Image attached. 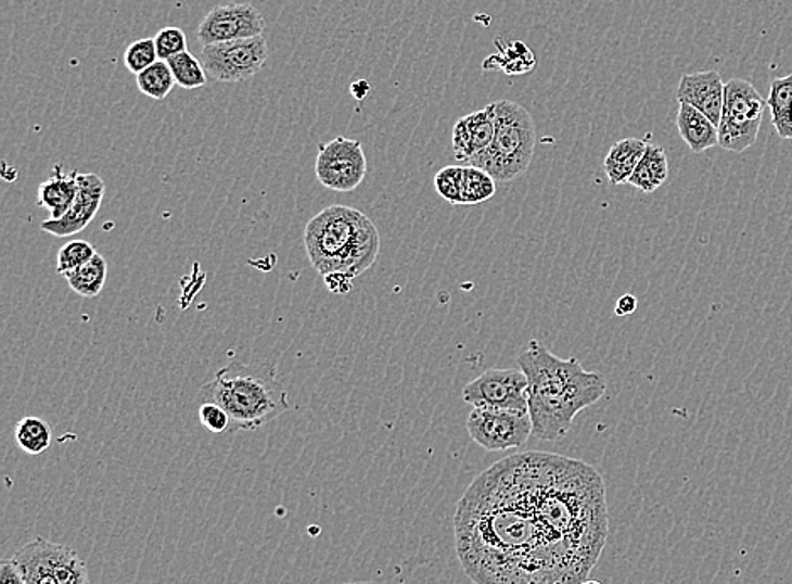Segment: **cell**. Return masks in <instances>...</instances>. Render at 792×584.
I'll return each mask as SVG.
<instances>
[{
    "label": "cell",
    "mask_w": 792,
    "mask_h": 584,
    "mask_svg": "<svg viewBox=\"0 0 792 584\" xmlns=\"http://www.w3.org/2000/svg\"><path fill=\"white\" fill-rule=\"evenodd\" d=\"M606 537L602 474L552 453L500 459L455 512L457 556L475 584H582Z\"/></svg>",
    "instance_id": "1"
},
{
    "label": "cell",
    "mask_w": 792,
    "mask_h": 584,
    "mask_svg": "<svg viewBox=\"0 0 792 584\" xmlns=\"http://www.w3.org/2000/svg\"><path fill=\"white\" fill-rule=\"evenodd\" d=\"M519 368L527 377L529 416L537 440H563L573 428L576 414L602 401L606 380L588 372L578 358L557 357L542 343L531 340L519 357Z\"/></svg>",
    "instance_id": "2"
},
{
    "label": "cell",
    "mask_w": 792,
    "mask_h": 584,
    "mask_svg": "<svg viewBox=\"0 0 792 584\" xmlns=\"http://www.w3.org/2000/svg\"><path fill=\"white\" fill-rule=\"evenodd\" d=\"M305 249L321 278L343 274L357 279L373 266L381 252V236L360 210L333 205L321 210L305 228Z\"/></svg>",
    "instance_id": "3"
},
{
    "label": "cell",
    "mask_w": 792,
    "mask_h": 584,
    "mask_svg": "<svg viewBox=\"0 0 792 584\" xmlns=\"http://www.w3.org/2000/svg\"><path fill=\"white\" fill-rule=\"evenodd\" d=\"M200 397L227 410L230 433L256 431L290 410L286 388L271 361H230L203 385Z\"/></svg>",
    "instance_id": "4"
},
{
    "label": "cell",
    "mask_w": 792,
    "mask_h": 584,
    "mask_svg": "<svg viewBox=\"0 0 792 584\" xmlns=\"http://www.w3.org/2000/svg\"><path fill=\"white\" fill-rule=\"evenodd\" d=\"M496 105V134L490 148L470 166L481 167L499 182H511L524 175L536 149V126L526 106L511 100Z\"/></svg>",
    "instance_id": "5"
},
{
    "label": "cell",
    "mask_w": 792,
    "mask_h": 584,
    "mask_svg": "<svg viewBox=\"0 0 792 584\" xmlns=\"http://www.w3.org/2000/svg\"><path fill=\"white\" fill-rule=\"evenodd\" d=\"M767 102L751 81L731 78L725 84L718 137L725 151L743 152L757 141Z\"/></svg>",
    "instance_id": "6"
},
{
    "label": "cell",
    "mask_w": 792,
    "mask_h": 584,
    "mask_svg": "<svg viewBox=\"0 0 792 584\" xmlns=\"http://www.w3.org/2000/svg\"><path fill=\"white\" fill-rule=\"evenodd\" d=\"M27 584H90L87 564L73 547L38 539L14 555Z\"/></svg>",
    "instance_id": "7"
},
{
    "label": "cell",
    "mask_w": 792,
    "mask_h": 584,
    "mask_svg": "<svg viewBox=\"0 0 792 584\" xmlns=\"http://www.w3.org/2000/svg\"><path fill=\"white\" fill-rule=\"evenodd\" d=\"M461 398L473 409L529 412L527 377L521 368H490L463 389Z\"/></svg>",
    "instance_id": "8"
},
{
    "label": "cell",
    "mask_w": 792,
    "mask_h": 584,
    "mask_svg": "<svg viewBox=\"0 0 792 584\" xmlns=\"http://www.w3.org/2000/svg\"><path fill=\"white\" fill-rule=\"evenodd\" d=\"M269 48L264 36L203 46L202 60L206 75L220 84H237L256 76L266 65Z\"/></svg>",
    "instance_id": "9"
},
{
    "label": "cell",
    "mask_w": 792,
    "mask_h": 584,
    "mask_svg": "<svg viewBox=\"0 0 792 584\" xmlns=\"http://www.w3.org/2000/svg\"><path fill=\"white\" fill-rule=\"evenodd\" d=\"M315 173L327 190L336 193L357 190L367 176V157L362 144L347 137L324 142L318 151Z\"/></svg>",
    "instance_id": "10"
},
{
    "label": "cell",
    "mask_w": 792,
    "mask_h": 584,
    "mask_svg": "<svg viewBox=\"0 0 792 584\" xmlns=\"http://www.w3.org/2000/svg\"><path fill=\"white\" fill-rule=\"evenodd\" d=\"M467 431L485 452L521 448L533 436L529 412L473 409L467 419Z\"/></svg>",
    "instance_id": "11"
},
{
    "label": "cell",
    "mask_w": 792,
    "mask_h": 584,
    "mask_svg": "<svg viewBox=\"0 0 792 584\" xmlns=\"http://www.w3.org/2000/svg\"><path fill=\"white\" fill-rule=\"evenodd\" d=\"M266 21L259 9L241 2V4L217 5L203 17L199 26L200 45L212 46L220 42L239 41V39L257 38L264 35Z\"/></svg>",
    "instance_id": "12"
},
{
    "label": "cell",
    "mask_w": 792,
    "mask_h": 584,
    "mask_svg": "<svg viewBox=\"0 0 792 584\" xmlns=\"http://www.w3.org/2000/svg\"><path fill=\"white\" fill-rule=\"evenodd\" d=\"M78 194L69 212L60 220L42 221V232L65 239V237L77 236L84 232L88 225L97 217L103 196H105V181L95 173H78Z\"/></svg>",
    "instance_id": "13"
},
{
    "label": "cell",
    "mask_w": 792,
    "mask_h": 584,
    "mask_svg": "<svg viewBox=\"0 0 792 584\" xmlns=\"http://www.w3.org/2000/svg\"><path fill=\"white\" fill-rule=\"evenodd\" d=\"M496 134V105L488 103L482 111L461 117L455 124L451 134L455 160L458 163L470 164L481 157L494 141Z\"/></svg>",
    "instance_id": "14"
},
{
    "label": "cell",
    "mask_w": 792,
    "mask_h": 584,
    "mask_svg": "<svg viewBox=\"0 0 792 584\" xmlns=\"http://www.w3.org/2000/svg\"><path fill=\"white\" fill-rule=\"evenodd\" d=\"M676 99L679 103H688L706 115L716 127L720 126L725 99V84L720 73L698 72L682 75Z\"/></svg>",
    "instance_id": "15"
},
{
    "label": "cell",
    "mask_w": 792,
    "mask_h": 584,
    "mask_svg": "<svg viewBox=\"0 0 792 584\" xmlns=\"http://www.w3.org/2000/svg\"><path fill=\"white\" fill-rule=\"evenodd\" d=\"M78 172L65 173L56 167L53 175L38 188V206L47 208L53 220L65 217L77 200Z\"/></svg>",
    "instance_id": "16"
},
{
    "label": "cell",
    "mask_w": 792,
    "mask_h": 584,
    "mask_svg": "<svg viewBox=\"0 0 792 584\" xmlns=\"http://www.w3.org/2000/svg\"><path fill=\"white\" fill-rule=\"evenodd\" d=\"M676 126H678L682 141L694 154L716 148L720 142L718 127L706 115L701 114L688 103H679Z\"/></svg>",
    "instance_id": "17"
},
{
    "label": "cell",
    "mask_w": 792,
    "mask_h": 584,
    "mask_svg": "<svg viewBox=\"0 0 792 584\" xmlns=\"http://www.w3.org/2000/svg\"><path fill=\"white\" fill-rule=\"evenodd\" d=\"M646 149H648V142L636 139V137L615 142L606 152L605 161H603L609 181L615 187L629 181L630 176L636 172L637 164L644 156Z\"/></svg>",
    "instance_id": "18"
},
{
    "label": "cell",
    "mask_w": 792,
    "mask_h": 584,
    "mask_svg": "<svg viewBox=\"0 0 792 584\" xmlns=\"http://www.w3.org/2000/svg\"><path fill=\"white\" fill-rule=\"evenodd\" d=\"M667 176H669V163L666 151L661 145L648 144L644 156L627 182L642 193H654L667 181Z\"/></svg>",
    "instance_id": "19"
},
{
    "label": "cell",
    "mask_w": 792,
    "mask_h": 584,
    "mask_svg": "<svg viewBox=\"0 0 792 584\" xmlns=\"http://www.w3.org/2000/svg\"><path fill=\"white\" fill-rule=\"evenodd\" d=\"M499 53L491 54L484 61V69H500L509 76L527 75L536 66V56L533 51L521 41H506L496 39Z\"/></svg>",
    "instance_id": "20"
},
{
    "label": "cell",
    "mask_w": 792,
    "mask_h": 584,
    "mask_svg": "<svg viewBox=\"0 0 792 584\" xmlns=\"http://www.w3.org/2000/svg\"><path fill=\"white\" fill-rule=\"evenodd\" d=\"M107 261L97 252L95 257L90 263L72 270V272H66L63 278L66 279L69 288L77 292L78 296L92 300L102 292L103 285L107 281Z\"/></svg>",
    "instance_id": "21"
},
{
    "label": "cell",
    "mask_w": 792,
    "mask_h": 584,
    "mask_svg": "<svg viewBox=\"0 0 792 584\" xmlns=\"http://www.w3.org/2000/svg\"><path fill=\"white\" fill-rule=\"evenodd\" d=\"M17 446L27 455H42L53 443V431L44 419L26 416L14 428Z\"/></svg>",
    "instance_id": "22"
},
{
    "label": "cell",
    "mask_w": 792,
    "mask_h": 584,
    "mask_svg": "<svg viewBox=\"0 0 792 584\" xmlns=\"http://www.w3.org/2000/svg\"><path fill=\"white\" fill-rule=\"evenodd\" d=\"M166 63L171 68L176 85L184 88V90H199V88L205 87L206 81H208V75H206L202 60L191 54L190 51L176 54V56L169 58Z\"/></svg>",
    "instance_id": "23"
},
{
    "label": "cell",
    "mask_w": 792,
    "mask_h": 584,
    "mask_svg": "<svg viewBox=\"0 0 792 584\" xmlns=\"http://www.w3.org/2000/svg\"><path fill=\"white\" fill-rule=\"evenodd\" d=\"M139 90L142 96L153 100H164L171 93L176 81L166 61H156L153 66H149L144 72L136 75Z\"/></svg>",
    "instance_id": "24"
},
{
    "label": "cell",
    "mask_w": 792,
    "mask_h": 584,
    "mask_svg": "<svg viewBox=\"0 0 792 584\" xmlns=\"http://www.w3.org/2000/svg\"><path fill=\"white\" fill-rule=\"evenodd\" d=\"M496 179L481 167L465 166L463 178V205H478L496 196Z\"/></svg>",
    "instance_id": "25"
},
{
    "label": "cell",
    "mask_w": 792,
    "mask_h": 584,
    "mask_svg": "<svg viewBox=\"0 0 792 584\" xmlns=\"http://www.w3.org/2000/svg\"><path fill=\"white\" fill-rule=\"evenodd\" d=\"M97 251L87 240H72L65 243L56 255V272L65 276L66 272L85 266L95 257Z\"/></svg>",
    "instance_id": "26"
},
{
    "label": "cell",
    "mask_w": 792,
    "mask_h": 584,
    "mask_svg": "<svg viewBox=\"0 0 792 584\" xmlns=\"http://www.w3.org/2000/svg\"><path fill=\"white\" fill-rule=\"evenodd\" d=\"M465 166H446L435 176V190L450 205H463Z\"/></svg>",
    "instance_id": "27"
},
{
    "label": "cell",
    "mask_w": 792,
    "mask_h": 584,
    "mask_svg": "<svg viewBox=\"0 0 792 584\" xmlns=\"http://www.w3.org/2000/svg\"><path fill=\"white\" fill-rule=\"evenodd\" d=\"M156 61H159V56H157L154 38L138 39V41L127 46L126 53H124V63L133 75L144 72L149 66H153Z\"/></svg>",
    "instance_id": "28"
},
{
    "label": "cell",
    "mask_w": 792,
    "mask_h": 584,
    "mask_svg": "<svg viewBox=\"0 0 792 584\" xmlns=\"http://www.w3.org/2000/svg\"><path fill=\"white\" fill-rule=\"evenodd\" d=\"M154 42L161 61H168L169 58L188 51L187 35L179 27H164L154 36Z\"/></svg>",
    "instance_id": "29"
},
{
    "label": "cell",
    "mask_w": 792,
    "mask_h": 584,
    "mask_svg": "<svg viewBox=\"0 0 792 584\" xmlns=\"http://www.w3.org/2000/svg\"><path fill=\"white\" fill-rule=\"evenodd\" d=\"M200 424L214 434L229 433L230 416L215 403H203L199 409Z\"/></svg>",
    "instance_id": "30"
},
{
    "label": "cell",
    "mask_w": 792,
    "mask_h": 584,
    "mask_svg": "<svg viewBox=\"0 0 792 584\" xmlns=\"http://www.w3.org/2000/svg\"><path fill=\"white\" fill-rule=\"evenodd\" d=\"M767 109L770 115L781 114L792 106V75L776 78L770 84L769 97H767Z\"/></svg>",
    "instance_id": "31"
},
{
    "label": "cell",
    "mask_w": 792,
    "mask_h": 584,
    "mask_svg": "<svg viewBox=\"0 0 792 584\" xmlns=\"http://www.w3.org/2000/svg\"><path fill=\"white\" fill-rule=\"evenodd\" d=\"M0 584H27L14 559L0 562Z\"/></svg>",
    "instance_id": "32"
},
{
    "label": "cell",
    "mask_w": 792,
    "mask_h": 584,
    "mask_svg": "<svg viewBox=\"0 0 792 584\" xmlns=\"http://www.w3.org/2000/svg\"><path fill=\"white\" fill-rule=\"evenodd\" d=\"M772 126L781 139H792V106L781 114L772 115Z\"/></svg>",
    "instance_id": "33"
},
{
    "label": "cell",
    "mask_w": 792,
    "mask_h": 584,
    "mask_svg": "<svg viewBox=\"0 0 792 584\" xmlns=\"http://www.w3.org/2000/svg\"><path fill=\"white\" fill-rule=\"evenodd\" d=\"M323 279L328 291L333 292V294H348L352 282H354V279L343 276V274H330V276H324Z\"/></svg>",
    "instance_id": "34"
},
{
    "label": "cell",
    "mask_w": 792,
    "mask_h": 584,
    "mask_svg": "<svg viewBox=\"0 0 792 584\" xmlns=\"http://www.w3.org/2000/svg\"><path fill=\"white\" fill-rule=\"evenodd\" d=\"M637 306H639V301H637L636 296H633V294H624V296L618 297L617 304H615V315H633V313H636Z\"/></svg>",
    "instance_id": "35"
},
{
    "label": "cell",
    "mask_w": 792,
    "mask_h": 584,
    "mask_svg": "<svg viewBox=\"0 0 792 584\" xmlns=\"http://www.w3.org/2000/svg\"><path fill=\"white\" fill-rule=\"evenodd\" d=\"M350 93L357 100H363L370 93V84L366 80H358L350 85Z\"/></svg>",
    "instance_id": "36"
},
{
    "label": "cell",
    "mask_w": 792,
    "mask_h": 584,
    "mask_svg": "<svg viewBox=\"0 0 792 584\" xmlns=\"http://www.w3.org/2000/svg\"><path fill=\"white\" fill-rule=\"evenodd\" d=\"M345 584H379V583H373V581H355V583H345Z\"/></svg>",
    "instance_id": "37"
},
{
    "label": "cell",
    "mask_w": 792,
    "mask_h": 584,
    "mask_svg": "<svg viewBox=\"0 0 792 584\" xmlns=\"http://www.w3.org/2000/svg\"><path fill=\"white\" fill-rule=\"evenodd\" d=\"M582 584H602V583H600V581L587 580V581H583Z\"/></svg>",
    "instance_id": "38"
}]
</instances>
